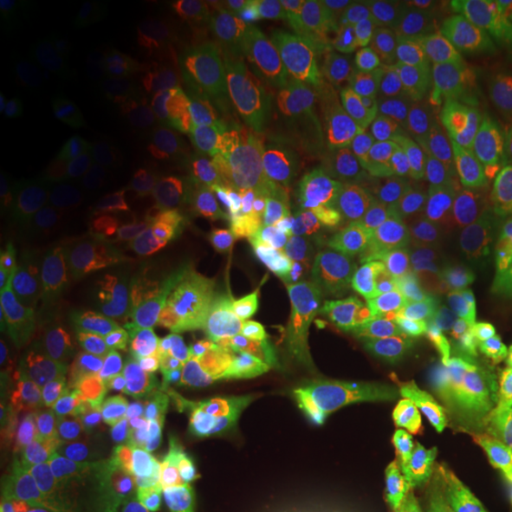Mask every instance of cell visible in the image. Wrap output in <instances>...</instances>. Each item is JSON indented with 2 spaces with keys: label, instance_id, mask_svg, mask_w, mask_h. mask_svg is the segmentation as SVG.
I'll use <instances>...</instances> for the list:
<instances>
[{
  "label": "cell",
  "instance_id": "cell-1",
  "mask_svg": "<svg viewBox=\"0 0 512 512\" xmlns=\"http://www.w3.org/2000/svg\"><path fill=\"white\" fill-rule=\"evenodd\" d=\"M394 302L460 335L484 318L475 287V247L453 219L389 233L375 256Z\"/></svg>",
  "mask_w": 512,
  "mask_h": 512
},
{
  "label": "cell",
  "instance_id": "cell-2",
  "mask_svg": "<svg viewBox=\"0 0 512 512\" xmlns=\"http://www.w3.org/2000/svg\"><path fill=\"white\" fill-rule=\"evenodd\" d=\"M434 95L430 64L396 46H366L342 67V102L373 138L408 124Z\"/></svg>",
  "mask_w": 512,
  "mask_h": 512
},
{
  "label": "cell",
  "instance_id": "cell-3",
  "mask_svg": "<svg viewBox=\"0 0 512 512\" xmlns=\"http://www.w3.org/2000/svg\"><path fill=\"white\" fill-rule=\"evenodd\" d=\"M448 171L484 233L512 240V107L460 126L448 143Z\"/></svg>",
  "mask_w": 512,
  "mask_h": 512
},
{
  "label": "cell",
  "instance_id": "cell-4",
  "mask_svg": "<svg viewBox=\"0 0 512 512\" xmlns=\"http://www.w3.org/2000/svg\"><path fill=\"white\" fill-rule=\"evenodd\" d=\"M368 375L392 399H430L456 387L463 356L441 325L401 311L377 330Z\"/></svg>",
  "mask_w": 512,
  "mask_h": 512
},
{
  "label": "cell",
  "instance_id": "cell-5",
  "mask_svg": "<svg viewBox=\"0 0 512 512\" xmlns=\"http://www.w3.org/2000/svg\"><path fill=\"white\" fill-rule=\"evenodd\" d=\"M356 214L368 233L382 238L415 223L451 219L444 174L420 157H380L363 174Z\"/></svg>",
  "mask_w": 512,
  "mask_h": 512
},
{
  "label": "cell",
  "instance_id": "cell-6",
  "mask_svg": "<svg viewBox=\"0 0 512 512\" xmlns=\"http://www.w3.org/2000/svg\"><path fill=\"white\" fill-rule=\"evenodd\" d=\"M302 285L325 313L349 325L387 320L394 297L368 247L354 235L299 261Z\"/></svg>",
  "mask_w": 512,
  "mask_h": 512
},
{
  "label": "cell",
  "instance_id": "cell-7",
  "mask_svg": "<svg viewBox=\"0 0 512 512\" xmlns=\"http://www.w3.org/2000/svg\"><path fill=\"white\" fill-rule=\"evenodd\" d=\"M131 460L110 446L57 448L36 460L31 512H114Z\"/></svg>",
  "mask_w": 512,
  "mask_h": 512
},
{
  "label": "cell",
  "instance_id": "cell-8",
  "mask_svg": "<svg viewBox=\"0 0 512 512\" xmlns=\"http://www.w3.org/2000/svg\"><path fill=\"white\" fill-rule=\"evenodd\" d=\"M79 136L83 147L114 176L162 195L176 188L174 166L164 147L143 131L121 91L83 114Z\"/></svg>",
  "mask_w": 512,
  "mask_h": 512
},
{
  "label": "cell",
  "instance_id": "cell-9",
  "mask_svg": "<svg viewBox=\"0 0 512 512\" xmlns=\"http://www.w3.org/2000/svg\"><path fill=\"white\" fill-rule=\"evenodd\" d=\"M475 479L456 448L422 439L396 448L380 486L389 512H453L472 501Z\"/></svg>",
  "mask_w": 512,
  "mask_h": 512
},
{
  "label": "cell",
  "instance_id": "cell-10",
  "mask_svg": "<svg viewBox=\"0 0 512 512\" xmlns=\"http://www.w3.org/2000/svg\"><path fill=\"white\" fill-rule=\"evenodd\" d=\"M252 223L268 247L297 264L318 249L351 238L347 219L330 202L306 192H264L252 204Z\"/></svg>",
  "mask_w": 512,
  "mask_h": 512
},
{
  "label": "cell",
  "instance_id": "cell-11",
  "mask_svg": "<svg viewBox=\"0 0 512 512\" xmlns=\"http://www.w3.org/2000/svg\"><path fill=\"white\" fill-rule=\"evenodd\" d=\"M261 169L268 190L306 195L354 174L351 159L337 147L287 121H273L261 131Z\"/></svg>",
  "mask_w": 512,
  "mask_h": 512
},
{
  "label": "cell",
  "instance_id": "cell-12",
  "mask_svg": "<svg viewBox=\"0 0 512 512\" xmlns=\"http://www.w3.org/2000/svg\"><path fill=\"white\" fill-rule=\"evenodd\" d=\"M128 266L140 297L159 309L188 323L214 316V302L202 275L174 247L159 240H140L128 252Z\"/></svg>",
  "mask_w": 512,
  "mask_h": 512
},
{
  "label": "cell",
  "instance_id": "cell-13",
  "mask_svg": "<svg viewBox=\"0 0 512 512\" xmlns=\"http://www.w3.org/2000/svg\"><path fill=\"white\" fill-rule=\"evenodd\" d=\"M207 501V479L183 460L147 456L126 467L121 489L124 512H202Z\"/></svg>",
  "mask_w": 512,
  "mask_h": 512
},
{
  "label": "cell",
  "instance_id": "cell-14",
  "mask_svg": "<svg viewBox=\"0 0 512 512\" xmlns=\"http://www.w3.org/2000/svg\"><path fill=\"white\" fill-rule=\"evenodd\" d=\"M228 387L242 411L261 420H292L306 411V387L290 366L264 351L230 358Z\"/></svg>",
  "mask_w": 512,
  "mask_h": 512
},
{
  "label": "cell",
  "instance_id": "cell-15",
  "mask_svg": "<svg viewBox=\"0 0 512 512\" xmlns=\"http://www.w3.org/2000/svg\"><path fill=\"white\" fill-rule=\"evenodd\" d=\"M427 17L456 50L484 60L512 57V3L441 0L427 8Z\"/></svg>",
  "mask_w": 512,
  "mask_h": 512
},
{
  "label": "cell",
  "instance_id": "cell-16",
  "mask_svg": "<svg viewBox=\"0 0 512 512\" xmlns=\"http://www.w3.org/2000/svg\"><path fill=\"white\" fill-rule=\"evenodd\" d=\"M268 31L266 12L247 3H214L197 24L185 64L190 69H209L254 53Z\"/></svg>",
  "mask_w": 512,
  "mask_h": 512
},
{
  "label": "cell",
  "instance_id": "cell-17",
  "mask_svg": "<svg viewBox=\"0 0 512 512\" xmlns=\"http://www.w3.org/2000/svg\"><path fill=\"white\" fill-rule=\"evenodd\" d=\"M38 185L57 214L79 223L98 221L117 195V185L107 183L88 162L62 150L41 157Z\"/></svg>",
  "mask_w": 512,
  "mask_h": 512
},
{
  "label": "cell",
  "instance_id": "cell-18",
  "mask_svg": "<svg viewBox=\"0 0 512 512\" xmlns=\"http://www.w3.org/2000/svg\"><path fill=\"white\" fill-rule=\"evenodd\" d=\"M396 448L399 446L382 427L368 420H349L332 437L323 472H328L347 494H361L382 484Z\"/></svg>",
  "mask_w": 512,
  "mask_h": 512
},
{
  "label": "cell",
  "instance_id": "cell-19",
  "mask_svg": "<svg viewBox=\"0 0 512 512\" xmlns=\"http://www.w3.org/2000/svg\"><path fill=\"white\" fill-rule=\"evenodd\" d=\"M230 358H223L200 339H183L171 347L147 377L140 394L152 401L176 403L228 377Z\"/></svg>",
  "mask_w": 512,
  "mask_h": 512
},
{
  "label": "cell",
  "instance_id": "cell-20",
  "mask_svg": "<svg viewBox=\"0 0 512 512\" xmlns=\"http://www.w3.org/2000/svg\"><path fill=\"white\" fill-rule=\"evenodd\" d=\"M271 427L256 415L233 408L228 418L202 448L207 470L223 477H238L264 463Z\"/></svg>",
  "mask_w": 512,
  "mask_h": 512
},
{
  "label": "cell",
  "instance_id": "cell-21",
  "mask_svg": "<svg viewBox=\"0 0 512 512\" xmlns=\"http://www.w3.org/2000/svg\"><path fill=\"white\" fill-rule=\"evenodd\" d=\"M69 8L46 0H0V36L15 69H27L46 48Z\"/></svg>",
  "mask_w": 512,
  "mask_h": 512
},
{
  "label": "cell",
  "instance_id": "cell-22",
  "mask_svg": "<svg viewBox=\"0 0 512 512\" xmlns=\"http://www.w3.org/2000/svg\"><path fill=\"white\" fill-rule=\"evenodd\" d=\"M233 396L228 380L214 382L176 403H166L164 453L207 444L226 422Z\"/></svg>",
  "mask_w": 512,
  "mask_h": 512
},
{
  "label": "cell",
  "instance_id": "cell-23",
  "mask_svg": "<svg viewBox=\"0 0 512 512\" xmlns=\"http://www.w3.org/2000/svg\"><path fill=\"white\" fill-rule=\"evenodd\" d=\"M216 181L228 200L256 202L268 192L261 169V131L233 124L216 143Z\"/></svg>",
  "mask_w": 512,
  "mask_h": 512
},
{
  "label": "cell",
  "instance_id": "cell-24",
  "mask_svg": "<svg viewBox=\"0 0 512 512\" xmlns=\"http://www.w3.org/2000/svg\"><path fill=\"white\" fill-rule=\"evenodd\" d=\"M475 247V287L486 316H512V240L479 230Z\"/></svg>",
  "mask_w": 512,
  "mask_h": 512
},
{
  "label": "cell",
  "instance_id": "cell-25",
  "mask_svg": "<svg viewBox=\"0 0 512 512\" xmlns=\"http://www.w3.org/2000/svg\"><path fill=\"white\" fill-rule=\"evenodd\" d=\"M477 456L512 465V387L501 382L477 389L470 401Z\"/></svg>",
  "mask_w": 512,
  "mask_h": 512
},
{
  "label": "cell",
  "instance_id": "cell-26",
  "mask_svg": "<svg viewBox=\"0 0 512 512\" xmlns=\"http://www.w3.org/2000/svg\"><path fill=\"white\" fill-rule=\"evenodd\" d=\"M36 494V463H29L15 432L0 434V501L3 512H31Z\"/></svg>",
  "mask_w": 512,
  "mask_h": 512
},
{
  "label": "cell",
  "instance_id": "cell-27",
  "mask_svg": "<svg viewBox=\"0 0 512 512\" xmlns=\"http://www.w3.org/2000/svg\"><path fill=\"white\" fill-rule=\"evenodd\" d=\"M121 95L147 136L164 150L174 145L178 133V110L174 102L145 86H126Z\"/></svg>",
  "mask_w": 512,
  "mask_h": 512
},
{
  "label": "cell",
  "instance_id": "cell-28",
  "mask_svg": "<svg viewBox=\"0 0 512 512\" xmlns=\"http://www.w3.org/2000/svg\"><path fill=\"white\" fill-rule=\"evenodd\" d=\"M470 337L494 382L512 387V316H486Z\"/></svg>",
  "mask_w": 512,
  "mask_h": 512
},
{
  "label": "cell",
  "instance_id": "cell-29",
  "mask_svg": "<svg viewBox=\"0 0 512 512\" xmlns=\"http://www.w3.org/2000/svg\"><path fill=\"white\" fill-rule=\"evenodd\" d=\"M57 285V261L53 247L36 242L22 249L10 278V292L17 297H38L53 292Z\"/></svg>",
  "mask_w": 512,
  "mask_h": 512
},
{
  "label": "cell",
  "instance_id": "cell-30",
  "mask_svg": "<svg viewBox=\"0 0 512 512\" xmlns=\"http://www.w3.org/2000/svg\"><path fill=\"white\" fill-rule=\"evenodd\" d=\"M313 472L271 484L249 496L238 512H318L311 498Z\"/></svg>",
  "mask_w": 512,
  "mask_h": 512
},
{
  "label": "cell",
  "instance_id": "cell-31",
  "mask_svg": "<svg viewBox=\"0 0 512 512\" xmlns=\"http://www.w3.org/2000/svg\"><path fill=\"white\" fill-rule=\"evenodd\" d=\"M482 463L486 470L475 479L472 501L479 512H512V465L484 458Z\"/></svg>",
  "mask_w": 512,
  "mask_h": 512
},
{
  "label": "cell",
  "instance_id": "cell-32",
  "mask_svg": "<svg viewBox=\"0 0 512 512\" xmlns=\"http://www.w3.org/2000/svg\"><path fill=\"white\" fill-rule=\"evenodd\" d=\"M17 252L15 245H12L10 235L5 230H0V283H10L12 271H15L17 264Z\"/></svg>",
  "mask_w": 512,
  "mask_h": 512
},
{
  "label": "cell",
  "instance_id": "cell-33",
  "mask_svg": "<svg viewBox=\"0 0 512 512\" xmlns=\"http://www.w3.org/2000/svg\"><path fill=\"white\" fill-rule=\"evenodd\" d=\"M119 512H124V510H119Z\"/></svg>",
  "mask_w": 512,
  "mask_h": 512
}]
</instances>
